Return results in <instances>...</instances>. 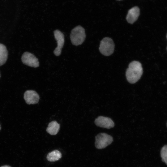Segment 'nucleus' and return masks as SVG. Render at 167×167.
Here are the masks:
<instances>
[{
    "instance_id": "obj_7",
    "label": "nucleus",
    "mask_w": 167,
    "mask_h": 167,
    "mask_svg": "<svg viewBox=\"0 0 167 167\" xmlns=\"http://www.w3.org/2000/svg\"><path fill=\"white\" fill-rule=\"evenodd\" d=\"M94 122L97 126L107 129L113 127L114 125V122L111 118L102 116L97 118Z\"/></svg>"
},
{
    "instance_id": "obj_16",
    "label": "nucleus",
    "mask_w": 167,
    "mask_h": 167,
    "mask_svg": "<svg viewBox=\"0 0 167 167\" xmlns=\"http://www.w3.org/2000/svg\"><path fill=\"white\" fill-rule=\"evenodd\" d=\"M117 1H121V0H117Z\"/></svg>"
},
{
    "instance_id": "obj_3",
    "label": "nucleus",
    "mask_w": 167,
    "mask_h": 167,
    "mask_svg": "<svg viewBox=\"0 0 167 167\" xmlns=\"http://www.w3.org/2000/svg\"><path fill=\"white\" fill-rule=\"evenodd\" d=\"M114 44L112 39L108 37L104 38L101 41L99 49L103 55L108 56L113 52Z\"/></svg>"
},
{
    "instance_id": "obj_18",
    "label": "nucleus",
    "mask_w": 167,
    "mask_h": 167,
    "mask_svg": "<svg viewBox=\"0 0 167 167\" xmlns=\"http://www.w3.org/2000/svg\"></svg>"
},
{
    "instance_id": "obj_4",
    "label": "nucleus",
    "mask_w": 167,
    "mask_h": 167,
    "mask_svg": "<svg viewBox=\"0 0 167 167\" xmlns=\"http://www.w3.org/2000/svg\"><path fill=\"white\" fill-rule=\"evenodd\" d=\"M113 140L111 136L105 133H100L95 137V146L97 149H103L110 144Z\"/></svg>"
},
{
    "instance_id": "obj_17",
    "label": "nucleus",
    "mask_w": 167,
    "mask_h": 167,
    "mask_svg": "<svg viewBox=\"0 0 167 167\" xmlns=\"http://www.w3.org/2000/svg\"></svg>"
},
{
    "instance_id": "obj_11",
    "label": "nucleus",
    "mask_w": 167,
    "mask_h": 167,
    "mask_svg": "<svg viewBox=\"0 0 167 167\" xmlns=\"http://www.w3.org/2000/svg\"><path fill=\"white\" fill-rule=\"evenodd\" d=\"M8 52L6 46L0 43V66L4 64L8 58Z\"/></svg>"
},
{
    "instance_id": "obj_9",
    "label": "nucleus",
    "mask_w": 167,
    "mask_h": 167,
    "mask_svg": "<svg viewBox=\"0 0 167 167\" xmlns=\"http://www.w3.org/2000/svg\"><path fill=\"white\" fill-rule=\"evenodd\" d=\"M139 14L140 9L139 7L134 6L128 11L126 19L128 23L133 24L137 19Z\"/></svg>"
},
{
    "instance_id": "obj_8",
    "label": "nucleus",
    "mask_w": 167,
    "mask_h": 167,
    "mask_svg": "<svg viewBox=\"0 0 167 167\" xmlns=\"http://www.w3.org/2000/svg\"><path fill=\"white\" fill-rule=\"evenodd\" d=\"M24 99L27 104H34L38 103L40 97L35 91L28 90L24 94Z\"/></svg>"
},
{
    "instance_id": "obj_13",
    "label": "nucleus",
    "mask_w": 167,
    "mask_h": 167,
    "mask_svg": "<svg viewBox=\"0 0 167 167\" xmlns=\"http://www.w3.org/2000/svg\"><path fill=\"white\" fill-rule=\"evenodd\" d=\"M161 156L163 162L167 165V145L164 146L161 148Z\"/></svg>"
},
{
    "instance_id": "obj_14",
    "label": "nucleus",
    "mask_w": 167,
    "mask_h": 167,
    "mask_svg": "<svg viewBox=\"0 0 167 167\" xmlns=\"http://www.w3.org/2000/svg\"><path fill=\"white\" fill-rule=\"evenodd\" d=\"M1 167H11L8 165H4V166H1Z\"/></svg>"
},
{
    "instance_id": "obj_2",
    "label": "nucleus",
    "mask_w": 167,
    "mask_h": 167,
    "mask_svg": "<svg viewBox=\"0 0 167 167\" xmlns=\"http://www.w3.org/2000/svg\"><path fill=\"white\" fill-rule=\"evenodd\" d=\"M86 36L84 29L80 25L73 29L70 35L72 44L76 46L82 44L84 41Z\"/></svg>"
},
{
    "instance_id": "obj_12",
    "label": "nucleus",
    "mask_w": 167,
    "mask_h": 167,
    "mask_svg": "<svg viewBox=\"0 0 167 167\" xmlns=\"http://www.w3.org/2000/svg\"><path fill=\"white\" fill-rule=\"evenodd\" d=\"M62 157L61 152L55 150L49 152L47 156V160L50 162H54L59 160Z\"/></svg>"
},
{
    "instance_id": "obj_6",
    "label": "nucleus",
    "mask_w": 167,
    "mask_h": 167,
    "mask_svg": "<svg viewBox=\"0 0 167 167\" xmlns=\"http://www.w3.org/2000/svg\"><path fill=\"white\" fill-rule=\"evenodd\" d=\"M54 36L57 43V46L54 51V54L56 56H59L62 51V49L64 45L65 39L63 34L58 30L54 32Z\"/></svg>"
},
{
    "instance_id": "obj_1",
    "label": "nucleus",
    "mask_w": 167,
    "mask_h": 167,
    "mask_svg": "<svg viewBox=\"0 0 167 167\" xmlns=\"http://www.w3.org/2000/svg\"><path fill=\"white\" fill-rule=\"evenodd\" d=\"M143 73L141 63L137 61H133L129 64L126 71L127 80L129 83L134 84L140 78Z\"/></svg>"
},
{
    "instance_id": "obj_10",
    "label": "nucleus",
    "mask_w": 167,
    "mask_h": 167,
    "mask_svg": "<svg viewBox=\"0 0 167 167\" xmlns=\"http://www.w3.org/2000/svg\"><path fill=\"white\" fill-rule=\"evenodd\" d=\"M60 124L56 121L50 122L48 125L46 131L47 132L52 135H56L60 129Z\"/></svg>"
},
{
    "instance_id": "obj_15",
    "label": "nucleus",
    "mask_w": 167,
    "mask_h": 167,
    "mask_svg": "<svg viewBox=\"0 0 167 167\" xmlns=\"http://www.w3.org/2000/svg\"><path fill=\"white\" fill-rule=\"evenodd\" d=\"M1 127L0 125V130H1Z\"/></svg>"
},
{
    "instance_id": "obj_5",
    "label": "nucleus",
    "mask_w": 167,
    "mask_h": 167,
    "mask_svg": "<svg viewBox=\"0 0 167 167\" xmlns=\"http://www.w3.org/2000/svg\"><path fill=\"white\" fill-rule=\"evenodd\" d=\"M22 62L25 65L33 67H37L39 66L38 59L33 54L26 52L21 57Z\"/></svg>"
}]
</instances>
